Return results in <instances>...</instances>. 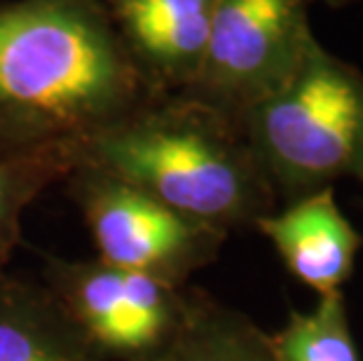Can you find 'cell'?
Wrapping results in <instances>:
<instances>
[{"label":"cell","instance_id":"1","mask_svg":"<svg viewBox=\"0 0 363 361\" xmlns=\"http://www.w3.org/2000/svg\"><path fill=\"white\" fill-rule=\"evenodd\" d=\"M145 99L101 0L0 5V155L82 143Z\"/></svg>","mask_w":363,"mask_h":361},{"label":"cell","instance_id":"2","mask_svg":"<svg viewBox=\"0 0 363 361\" xmlns=\"http://www.w3.org/2000/svg\"><path fill=\"white\" fill-rule=\"evenodd\" d=\"M80 162L106 169L223 235L256 230L279 202L242 125L188 99H145L80 143Z\"/></svg>","mask_w":363,"mask_h":361},{"label":"cell","instance_id":"3","mask_svg":"<svg viewBox=\"0 0 363 361\" xmlns=\"http://www.w3.org/2000/svg\"><path fill=\"white\" fill-rule=\"evenodd\" d=\"M239 125L279 204L340 179L363 183V73L319 40Z\"/></svg>","mask_w":363,"mask_h":361},{"label":"cell","instance_id":"4","mask_svg":"<svg viewBox=\"0 0 363 361\" xmlns=\"http://www.w3.org/2000/svg\"><path fill=\"white\" fill-rule=\"evenodd\" d=\"M43 287L101 361H155L195 310L197 289L108 265L48 256Z\"/></svg>","mask_w":363,"mask_h":361},{"label":"cell","instance_id":"5","mask_svg":"<svg viewBox=\"0 0 363 361\" xmlns=\"http://www.w3.org/2000/svg\"><path fill=\"white\" fill-rule=\"evenodd\" d=\"M99 260L150 277L188 284L211 265L228 235L183 216L106 169L80 162L64 179Z\"/></svg>","mask_w":363,"mask_h":361},{"label":"cell","instance_id":"6","mask_svg":"<svg viewBox=\"0 0 363 361\" xmlns=\"http://www.w3.org/2000/svg\"><path fill=\"white\" fill-rule=\"evenodd\" d=\"M312 0H216L202 66L179 94L242 122L316 43Z\"/></svg>","mask_w":363,"mask_h":361},{"label":"cell","instance_id":"7","mask_svg":"<svg viewBox=\"0 0 363 361\" xmlns=\"http://www.w3.org/2000/svg\"><path fill=\"white\" fill-rule=\"evenodd\" d=\"M148 96L179 94L202 66L216 0H101Z\"/></svg>","mask_w":363,"mask_h":361},{"label":"cell","instance_id":"8","mask_svg":"<svg viewBox=\"0 0 363 361\" xmlns=\"http://www.w3.org/2000/svg\"><path fill=\"white\" fill-rule=\"evenodd\" d=\"M256 230L272 242L286 270L319 298L342 291L361 249V237L337 206L333 188L279 204Z\"/></svg>","mask_w":363,"mask_h":361},{"label":"cell","instance_id":"9","mask_svg":"<svg viewBox=\"0 0 363 361\" xmlns=\"http://www.w3.org/2000/svg\"><path fill=\"white\" fill-rule=\"evenodd\" d=\"M0 361H101L43 282L0 274Z\"/></svg>","mask_w":363,"mask_h":361},{"label":"cell","instance_id":"10","mask_svg":"<svg viewBox=\"0 0 363 361\" xmlns=\"http://www.w3.org/2000/svg\"><path fill=\"white\" fill-rule=\"evenodd\" d=\"M155 361H284L272 335L199 291L183 331Z\"/></svg>","mask_w":363,"mask_h":361},{"label":"cell","instance_id":"11","mask_svg":"<svg viewBox=\"0 0 363 361\" xmlns=\"http://www.w3.org/2000/svg\"><path fill=\"white\" fill-rule=\"evenodd\" d=\"M80 165V143H57L0 155V274L21 242V221L30 204Z\"/></svg>","mask_w":363,"mask_h":361},{"label":"cell","instance_id":"12","mask_svg":"<svg viewBox=\"0 0 363 361\" xmlns=\"http://www.w3.org/2000/svg\"><path fill=\"white\" fill-rule=\"evenodd\" d=\"M269 335L284 361H361L342 291L321 296L310 312L293 310L284 328Z\"/></svg>","mask_w":363,"mask_h":361},{"label":"cell","instance_id":"13","mask_svg":"<svg viewBox=\"0 0 363 361\" xmlns=\"http://www.w3.org/2000/svg\"><path fill=\"white\" fill-rule=\"evenodd\" d=\"M312 3H326L330 7H345V5H352V3H363V0H312Z\"/></svg>","mask_w":363,"mask_h":361}]
</instances>
